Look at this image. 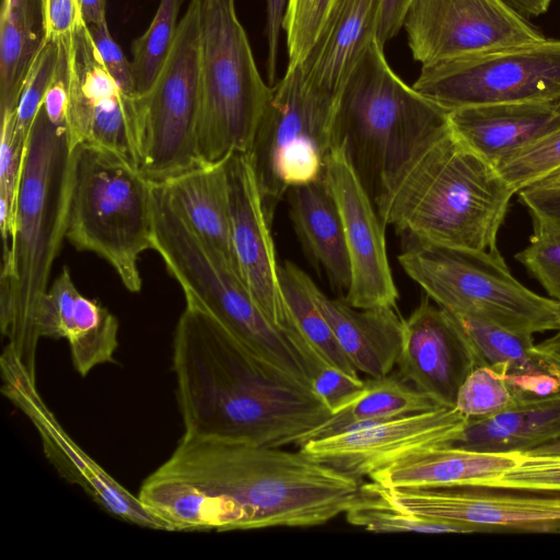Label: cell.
Returning <instances> with one entry per match:
<instances>
[{
    "label": "cell",
    "instance_id": "1f68e13d",
    "mask_svg": "<svg viewBox=\"0 0 560 560\" xmlns=\"http://www.w3.org/2000/svg\"><path fill=\"white\" fill-rule=\"evenodd\" d=\"M451 314L467 336L478 366L508 376L540 371L551 373L537 351L533 335L515 332L472 315Z\"/></svg>",
    "mask_w": 560,
    "mask_h": 560
},
{
    "label": "cell",
    "instance_id": "2e32d148",
    "mask_svg": "<svg viewBox=\"0 0 560 560\" xmlns=\"http://www.w3.org/2000/svg\"><path fill=\"white\" fill-rule=\"evenodd\" d=\"M2 393L21 409L36 428L46 457L69 482L78 485L101 508L115 517L141 527L165 530L135 497L63 431L55 416L43 402L34 380L16 362L1 365Z\"/></svg>",
    "mask_w": 560,
    "mask_h": 560
},
{
    "label": "cell",
    "instance_id": "7bdbcfd3",
    "mask_svg": "<svg viewBox=\"0 0 560 560\" xmlns=\"http://www.w3.org/2000/svg\"><path fill=\"white\" fill-rule=\"evenodd\" d=\"M42 39L59 43L84 21L79 0H39Z\"/></svg>",
    "mask_w": 560,
    "mask_h": 560
},
{
    "label": "cell",
    "instance_id": "681fc988",
    "mask_svg": "<svg viewBox=\"0 0 560 560\" xmlns=\"http://www.w3.org/2000/svg\"><path fill=\"white\" fill-rule=\"evenodd\" d=\"M537 351L549 365L550 371L560 375V330L552 337L536 345Z\"/></svg>",
    "mask_w": 560,
    "mask_h": 560
},
{
    "label": "cell",
    "instance_id": "30bf717a",
    "mask_svg": "<svg viewBox=\"0 0 560 560\" xmlns=\"http://www.w3.org/2000/svg\"><path fill=\"white\" fill-rule=\"evenodd\" d=\"M161 258L180 285L185 300L211 314L264 363L311 390L315 368L296 341L261 312L237 272L218 250L192 230L185 229L167 241Z\"/></svg>",
    "mask_w": 560,
    "mask_h": 560
},
{
    "label": "cell",
    "instance_id": "7dc6e473",
    "mask_svg": "<svg viewBox=\"0 0 560 560\" xmlns=\"http://www.w3.org/2000/svg\"><path fill=\"white\" fill-rule=\"evenodd\" d=\"M67 107L68 91L60 51L58 67L55 77L45 94L42 108L44 109L46 116L52 124L57 126H62L66 125L67 120Z\"/></svg>",
    "mask_w": 560,
    "mask_h": 560
},
{
    "label": "cell",
    "instance_id": "f35d334b",
    "mask_svg": "<svg viewBox=\"0 0 560 560\" xmlns=\"http://www.w3.org/2000/svg\"><path fill=\"white\" fill-rule=\"evenodd\" d=\"M336 0H290L283 23L288 66L301 65L306 58Z\"/></svg>",
    "mask_w": 560,
    "mask_h": 560
},
{
    "label": "cell",
    "instance_id": "8fae6325",
    "mask_svg": "<svg viewBox=\"0 0 560 560\" xmlns=\"http://www.w3.org/2000/svg\"><path fill=\"white\" fill-rule=\"evenodd\" d=\"M200 14L201 0H189L160 73L140 96L138 167L152 182L202 165L197 147Z\"/></svg>",
    "mask_w": 560,
    "mask_h": 560
},
{
    "label": "cell",
    "instance_id": "7402d4cb",
    "mask_svg": "<svg viewBox=\"0 0 560 560\" xmlns=\"http://www.w3.org/2000/svg\"><path fill=\"white\" fill-rule=\"evenodd\" d=\"M556 102L491 103L448 113L453 133L481 158L499 162L560 127Z\"/></svg>",
    "mask_w": 560,
    "mask_h": 560
},
{
    "label": "cell",
    "instance_id": "bcb514c9",
    "mask_svg": "<svg viewBox=\"0 0 560 560\" xmlns=\"http://www.w3.org/2000/svg\"><path fill=\"white\" fill-rule=\"evenodd\" d=\"M266 8L265 35L267 39V79L270 86L277 83V66L280 34L283 30L285 13L290 0H264Z\"/></svg>",
    "mask_w": 560,
    "mask_h": 560
},
{
    "label": "cell",
    "instance_id": "d4e9b609",
    "mask_svg": "<svg viewBox=\"0 0 560 560\" xmlns=\"http://www.w3.org/2000/svg\"><path fill=\"white\" fill-rule=\"evenodd\" d=\"M295 234L314 267L332 290L347 293L351 270L339 208L325 175L292 186L287 192Z\"/></svg>",
    "mask_w": 560,
    "mask_h": 560
},
{
    "label": "cell",
    "instance_id": "484cf974",
    "mask_svg": "<svg viewBox=\"0 0 560 560\" xmlns=\"http://www.w3.org/2000/svg\"><path fill=\"white\" fill-rule=\"evenodd\" d=\"M516 463V453H487L453 445L415 450L374 470L386 487L485 486Z\"/></svg>",
    "mask_w": 560,
    "mask_h": 560
},
{
    "label": "cell",
    "instance_id": "11a10c76",
    "mask_svg": "<svg viewBox=\"0 0 560 560\" xmlns=\"http://www.w3.org/2000/svg\"><path fill=\"white\" fill-rule=\"evenodd\" d=\"M555 114L560 117V100L555 104Z\"/></svg>",
    "mask_w": 560,
    "mask_h": 560
},
{
    "label": "cell",
    "instance_id": "5b68a950",
    "mask_svg": "<svg viewBox=\"0 0 560 560\" xmlns=\"http://www.w3.org/2000/svg\"><path fill=\"white\" fill-rule=\"evenodd\" d=\"M514 194L495 166L451 129L416 160L378 215L401 237L494 252Z\"/></svg>",
    "mask_w": 560,
    "mask_h": 560
},
{
    "label": "cell",
    "instance_id": "cb8c5ba5",
    "mask_svg": "<svg viewBox=\"0 0 560 560\" xmlns=\"http://www.w3.org/2000/svg\"><path fill=\"white\" fill-rule=\"evenodd\" d=\"M313 294L339 346L358 372L390 374L401 351L405 318L397 306L355 308L343 298L327 296L315 283Z\"/></svg>",
    "mask_w": 560,
    "mask_h": 560
},
{
    "label": "cell",
    "instance_id": "f1b7e54d",
    "mask_svg": "<svg viewBox=\"0 0 560 560\" xmlns=\"http://www.w3.org/2000/svg\"><path fill=\"white\" fill-rule=\"evenodd\" d=\"M438 407L442 406L398 375L370 377L364 380L363 390L352 402L331 413L323 423L303 435L296 445L345 433L358 423H380Z\"/></svg>",
    "mask_w": 560,
    "mask_h": 560
},
{
    "label": "cell",
    "instance_id": "7c38bea8",
    "mask_svg": "<svg viewBox=\"0 0 560 560\" xmlns=\"http://www.w3.org/2000/svg\"><path fill=\"white\" fill-rule=\"evenodd\" d=\"M412 86L451 112L510 102L560 100V39L421 66Z\"/></svg>",
    "mask_w": 560,
    "mask_h": 560
},
{
    "label": "cell",
    "instance_id": "6da1fadb",
    "mask_svg": "<svg viewBox=\"0 0 560 560\" xmlns=\"http://www.w3.org/2000/svg\"><path fill=\"white\" fill-rule=\"evenodd\" d=\"M359 481L301 448L183 434L138 498L167 532L310 527L345 514Z\"/></svg>",
    "mask_w": 560,
    "mask_h": 560
},
{
    "label": "cell",
    "instance_id": "ba28073f",
    "mask_svg": "<svg viewBox=\"0 0 560 560\" xmlns=\"http://www.w3.org/2000/svg\"><path fill=\"white\" fill-rule=\"evenodd\" d=\"M398 261L431 301L534 335L560 329V303L522 284L498 250H475L402 237Z\"/></svg>",
    "mask_w": 560,
    "mask_h": 560
},
{
    "label": "cell",
    "instance_id": "db71d44e",
    "mask_svg": "<svg viewBox=\"0 0 560 560\" xmlns=\"http://www.w3.org/2000/svg\"><path fill=\"white\" fill-rule=\"evenodd\" d=\"M532 186L560 188V167Z\"/></svg>",
    "mask_w": 560,
    "mask_h": 560
},
{
    "label": "cell",
    "instance_id": "e575fe53",
    "mask_svg": "<svg viewBox=\"0 0 560 560\" xmlns=\"http://www.w3.org/2000/svg\"><path fill=\"white\" fill-rule=\"evenodd\" d=\"M560 167V127L513 152L495 168L516 192Z\"/></svg>",
    "mask_w": 560,
    "mask_h": 560
},
{
    "label": "cell",
    "instance_id": "44dd1931",
    "mask_svg": "<svg viewBox=\"0 0 560 560\" xmlns=\"http://www.w3.org/2000/svg\"><path fill=\"white\" fill-rule=\"evenodd\" d=\"M38 326L42 338L68 341L72 364L82 377L114 361L118 320L100 302L80 293L67 267L47 290Z\"/></svg>",
    "mask_w": 560,
    "mask_h": 560
},
{
    "label": "cell",
    "instance_id": "c3c4849f",
    "mask_svg": "<svg viewBox=\"0 0 560 560\" xmlns=\"http://www.w3.org/2000/svg\"><path fill=\"white\" fill-rule=\"evenodd\" d=\"M412 0H381L376 38L382 46L394 38L400 30Z\"/></svg>",
    "mask_w": 560,
    "mask_h": 560
},
{
    "label": "cell",
    "instance_id": "f907efd6",
    "mask_svg": "<svg viewBox=\"0 0 560 560\" xmlns=\"http://www.w3.org/2000/svg\"><path fill=\"white\" fill-rule=\"evenodd\" d=\"M81 13L88 25L106 23V0H79Z\"/></svg>",
    "mask_w": 560,
    "mask_h": 560
},
{
    "label": "cell",
    "instance_id": "ee69618b",
    "mask_svg": "<svg viewBox=\"0 0 560 560\" xmlns=\"http://www.w3.org/2000/svg\"><path fill=\"white\" fill-rule=\"evenodd\" d=\"M89 28L96 49L108 72L127 94L139 96L136 92L131 62L112 38L107 22L100 25H89Z\"/></svg>",
    "mask_w": 560,
    "mask_h": 560
},
{
    "label": "cell",
    "instance_id": "3957f363",
    "mask_svg": "<svg viewBox=\"0 0 560 560\" xmlns=\"http://www.w3.org/2000/svg\"><path fill=\"white\" fill-rule=\"evenodd\" d=\"M73 147L67 125L40 108L26 144L13 234L3 244L0 324L8 348L36 378L39 315L66 238Z\"/></svg>",
    "mask_w": 560,
    "mask_h": 560
},
{
    "label": "cell",
    "instance_id": "9c48e42d",
    "mask_svg": "<svg viewBox=\"0 0 560 560\" xmlns=\"http://www.w3.org/2000/svg\"><path fill=\"white\" fill-rule=\"evenodd\" d=\"M339 97L311 86L299 65L287 67L271 94L247 152L270 224L295 185L317 179L332 149Z\"/></svg>",
    "mask_w": 560,
    "mask_h": 560
},
{
    "label": "cell",
    "instance_id": "f5cc1de1",
    "mask_svg": "<svg viewBox=\"0 0 560 560\" xmlns=\"http://www.w3.org/2000/svg\"><path fill=\"white\" fill-rule=\"evenodd\" d=\"M533 455H560V438L548 442L544 445H540L538 447H535L527 452H522Z\"/></svg>",
    "mask_w": 560,
    "mask_h": 560
},
{
    "label": "cell",
    "instance_id": "816d5d0a",
    "mask_svg": "<svg viewBox=\"0 0 560 560\" xmlns=\"http://www.w3.org/2000/svg\"><path fill=\"white\" fill-rule=\"evenodd\" d=\"M523 16H538L545 13L552 0H504Z\"/></svg>",
    "mask_w": 560,
    "mask_h": 560
},
{
    "label": "cell",
    "instance_id": "52a82bcc",
    "mask_svg": "<svg viewBox=\"0 0 560 560\" xmlns=\"http://www.w3.org/2000/svg\"><path fill=\"white\" fill-rule=\"evenodd\" d=\"M270 94L235 0H201L197 129L201 164L248 152Z\"/></svg>",
    "mask_w": 560,
    "mask_h": 560
},
{
    "label": "cell",
    "instance_id": "ffe728a7",
    "mask_svg": "<svg viewBox=\"0 0 560 560\" xmlns=\"http://www.w3.org/2000/svg\"><path fill=\"white\" fill-rule=\"evenodd\" d=\"M398 376L438 405L455 407L460 386L478 366L454 316L425 295L405 319Z\"/></svg>",
    "mask_w": 560,
    "mask_h": 560
},
{
    "label": "cell",
    "instance_id": "e0dca14e",
    "mask_svg": "<svg viewBox=\"0 0 560 560\" xmlns=\"http://www.w3.org/2000/svg\"><path fill=\"white\" fill-rule=\"evenodd\" d=\"M229 183L232 245L238 276L267 318L287 331L310 360L298 336L279 280L271 224L247 153H233L225 160Z\"/></svg>",
    "mask_w": 560,
    "mask_h": 560
},
{
    "label": "cell",
    "instance_id": "9a60e30c",
    "mask_svg": "<svg viewBox=\"0 0 560 560\" xmlns=\"http://www.w3.org/2000/svg\"><path fill=\"white\" fill-rule=\"evenodd\" d=\"M402 30L421 66L546 38L504 0H412Z\"/></svg>",
    "mask_w": 560,
    "mask_h": 560
},
{
    "label": "cell",
    "instance_id": "d590c367",
    "mask_svg": "<svg viewBox=\"0 0 560 560\" xmlns=\"http://www.w3.org/2000/svg\"><path fill=\"white\" fill-rule=\"evenodd\" d=\"M15 113L1 116L0 135V229L3 244L14 231L16 203L27 141L14 132Z\"/></svg>",
    "mask_w": 560,
    "mask_h": 560
},
{
    "label": "cell",
    "instance_id": "83f0119b",
    "mask_svg": "<svg viewBox=\"0 0 560 560\" xmlns=\"http://www.w3.org/2000/svg\"><path fill=\"white\" fill-rule=\"evenodd\" d=\"M159 183L197 235L217 249L237 272L225 160L196 166Z\"/></svg>",
    "mask_w": 560,
    "mask_h": 560
},
{
    "label": "cell",
    "instance_id": "d6986e66",
    "mask_svg": "<svg viewBox=\"0 0 560 560\" xmlns=\"http://www.w3.org/2000/svg\"><path fill=\"white\" fill-rule=\"evenodd\" d=\"M469 418L455 407L393 418L364 429L312 440L300 448L360 480L415 450L453 445Z\"/></svg>",
    "mask_w": 560,
    "mask_h": 560
},
{
    "label": "cell",
    "instance_id": "8992f818",
    "mask_svg": "<svg viewBox=\"0 0 560 560\" xmlns=\"http://www.w3.org/2000/svg\"><path fill=\"white\" fill-rule=\"evenodd\" d=\"M152 187L127 159L88 144L73 148L66 240L106 260L132 293L142 289L139 258L152 249Z\"/></svg>",
    "mask_w": 560,
    "mask_h": 560
},
{
    "label": "cell",
    "instance_id": "7a4b0ae2",
    "mask_svg": "<svg viewBox=\"0 0 560 560\" xmlns=\"http://www.w3.org/2000/svg\"><path fill=\"white\" fill-rule=\"evenodd\" d=\"M184 434L281 447L331 413L314 394L270 368L211 314L186 300L173 337Z\"/></svg>",
    "mask_w": 560,
    "mask_h": 560
},
{
    "label": "cell",
    "instance_id": "836d02e7",
    "mask_svg": "<svg viewBox=\"0 0 560 560\" xmlns=\"http://www.w3.org/2000/svg\"><path fill=\"white\" fill-rule=\"evenodd\" d=\"M348 523L374 533H472L469 528L447 522L429 520L407 512L380 495L360 487V494L345 512Z\"/></svg>",
    "mask_w": 560,
    "mask_h": 560
},
{
    "label": "cell",
    "instance_id": "603a6c76",
    "mask_svg": "<svg viewBox=\"0 0 560 560\" xmlns=\"http://www.w3.org/2000/svg\"><path fill=\"white\" fill-rule=\"evenodd\" d=\"M381 0H336L324 28L303 60L305 81L339 97L370 43L376 38Z\"/></svg>",
    "mask_w": 560,
    "mask_h": 560
},
{
    "label": "cell",
    "instance_id": "74e56055",
    "mask_svg": "<svg viewBox=\"0 0 560 560\" xmlns=\"http://www.w3.org/2000/svg\"><path fill=\"white\" fill-rule=\"evenodd\" d=\"M58 43L42 39L30 65L15 109L14 132L27 141L59 62Z\"/></svg>",
    "mask_w": 560,
    "mask_h": 560
},
{
    "label": "cell",
    "instance_id": "d6a6232c",
    "mask_svg": "<svg viewBox=\"0 0 560 560\" xmlns=\"http://www.w3.org/2000/svg\"><path fill=\"white\" fill-rule=\"evenodd\" d=\"M185 0H161L145 32L133 39L131 69L139 96L144 95L160 73L178 28Z\"/></svg>",
    "mask_w": 560,
    "mask_h": 560
},
{
    "label": "cell",
    "instance_id": "277c9868",
    "mask_svg": "<svg viewBox=\"0 0 560 560\" xmlns=\"http://www.w3.org/2000/svg\"><path fill=\"white\" fill-rule=\"evenodd\" d=\"M448 113L394 72L377 38L370 43L340 93L332 148L377 213L416 160L451 130Z\"/></svg>",
    "mask_w": 560,
    "mask_h": 560
},
{
    "label": "cell",
    "instance_id": "6f0895ef",
    "mask_svg": "<svg viewBox=\"0 0 560 560\" xmlns=\"http://www.w3.org/2000/svg\"><path fill=\"white\" fill-rule=\"evenodd\" d=\"M560 376V375H559Z\"/></svg>",
    "mask_w": 560,
    "mask_h": 560
},
{
    "label": "cell",
    "instance_id": "8d00e7d4",
    "mask_svg": "<svg viewBox=\"0 0 560 560\" xmlns=\"http://www.w3.org/2000/svg\"><path fill=\"white\" fill-rule=\"evenodd\" d=\"M518 399L508 375L477 366L460 386L455 408L468 418H482L502 411Z\"/></svg>",
    "mask_w": 560,
    "mask_h": 560
},
{
    "label": "cell",
    "instance_id": "4dcf8cb0",
    "mask_svg": "<svg viewBox=\"0 0 560 560\" xmlns=\"http://www.w3.org/2000/svg\"><path fill=\"white\" fill-rule=\"evenodd\" d=\"M39 0H2L0 13V114L15 113L30 65L42 43Z\"/></svg>",
    "mask_w": 560,
    "mask_h": 560
},
{
    "label": "cell",
    "instance_id": "60d3db41",
    "mask_svg": "<svg viewBox=\"0 0 560 560\" xmlns=\"http://www.w3.org/2000/svg\"><path fill=\"white\" fill-rule=\"evenodd\" d=\"M483 487L560 492V455L516 453V463Z\"/></svg>",
    "mask_w": 560,
    "mask_h": 560
},
{
    "label": "cell",
    "instance_id": "ab89813d",
    "mask_svg": "<svg viewBox=\"0 0 560 560\" xmlns=\"http://www.w3.org/2000/svg\"><path fill=\"white\" fill-rule=\"evenodd\" d=\"M532 223L529 242L515 259L560 303V231L535 220Z\"/></svg>",
    "mask_w": 560,
    "mask_h": 560
},
{
    "label": "cell",
    "instance_id": "ac0fdd59",
    "mask_svg": "<svg viewBox=\"0 0 560 560\" xmlns=\"http://www.w3.org/2000/svg\"><path fill=\"white\" fill-rule=\"evenodd\" d=\"M324 175L339 208L351 281L343 296L355 308L397 306L385 225L346 155L332 148Z\"/></svg>",
    "mask_w": 560,
    "mask_h": 560
},
{
    "label": "cell",
    "instance_id": "4316f807",
    "mask_svg": "<svg viewBox=\"0 0 560 560\" xmlns=\"http://www.w3.org/2000/svg\"><path fill=\"white\" fill-rule=\"evenodd\" d=\"M560 438V392L518 399L482 418H469L453 446L487 453H522Z\"/></svg>",
    "mask_w": 560,
    "mask_h": 560
},
{
    "label": "cell",
    "instance_id": "f546056e",
    "mask_svg": "<svg viewBox=\"0 0 560 560\" xmlns=\"http://www.w3.org/2000/svg\"><path fill=\"white\" fill-rule=\"evenodd\" d=\"M279 280L295 331L316 365H329L359 377L316 303L311 277L295 264L284 261L279 265Z\"/></svg>",
    "mask_w": 560,
    "mask_h": 560
},
{
    "label": "cell",
    "instance_id": "b9f144b4",
    "mask_svg": "<svg viewBox=\"0 0 560 560\" xmlns=\"http://www.w3.org/2000/svg\"><path fill=\"white\" fill-rule=\"evenodd\" d=\"M364 380L350 376L329 365H323L311 381L314 396L335 413L352 402L363 390Z\"/></svg>",
    "mask_w": 560,
    "mask_h": 560
},
{
    "label": "cell",
    "instance_id": "4fadbf2b",
    "mask_svg": "<svg viewBox=\"0 0 560 560\" xmlns=\"http://www.w3.org/2000/svg\"><path fill=\"white\" fill-rule=\"evenodd\" d=\"M60 46L67 91V129L75 148L114 152L138 166L140 96L127 94L104 66L83 21Z\"/></svg>",
    "mask_w": 560,
    "mask_h": 560
},
{
    "label": "cell",
    "instance_id": "f6af8a7d",
    "mask_svg": "<svg viewBox=\"0 0 560 560\" xmlns=\"http://www.w3.org/2000/svg\"><path fill=\"white\" fill-rule=\"evenodd\" d=\"M517 194L532 220L560 231V188L529 186Z\"/></svg>",
    "mask_w": 560,
    "mask_h": 560
},
{
    "label": "cell",
    "instance_id": "9f6ffc18",
    "mask_svg": "<svg viewBox=\"0 0 560 560\" xmlns=\"http://www.w3.org/2000/svg\"><path fill=\"white\" fill-rule=\"evenodd\" d=\"M560 330V329H559Z\"/></svg>",
    "mask_w": 560,
    "mask_h": 560
},
{
    "label": "cell",
    "instance_id": "5bb4252c",
    "mask_svg": "<svg viewBox=\"0 0 560 560\" xmlns=\"http://www.w3.org/2000/svg\"><path fill=\"white\" fill-rule=\"evenodd\" d=\"M420 517L477 532L560 534V492L483 486L386 487L361 485Z\"/></svg>",
    "mask_w": 560,
    "mask_h": 560
}]
</instances>
